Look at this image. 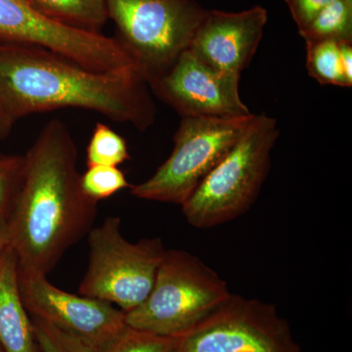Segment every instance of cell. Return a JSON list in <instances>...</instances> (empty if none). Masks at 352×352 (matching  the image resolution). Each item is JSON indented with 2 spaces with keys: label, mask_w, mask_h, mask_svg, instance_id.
<instances>
[{
  "label": "cell",
  "mask_w": 352,
  "mask_h": 352,
  "mask_svg": "<svg viewBox=\"0 0 352 352\" xmlns=\"http://www.w3.org/2000/svg\"><path fill=\"white\" fill-rule=\"evenodd\" d=\"M78 147L63 120L53 119L24 155L17 194L7 217L19 268L47 275L94 226L98 201L85 195Z\"/></svg>",
  "instance_id": "obj_1"
},
{
  "label": "cell",
  "mask_w": 352,
  "mask_h": 352,
  "mask_svg": "<svg viewBox=\"0 0 352 352\" xmlns=\"http://www.w3.org/2000/svg\"><path fill=\"white\" fill-rule=\"evenodd\" d=\"M0 104L14 122L73 108L101 113L140 131L155 122L151 89L135 69L95 72L56 53L0 43Z\"/></svg>",
  "instance_id": "obj_2"
},
{
  "label": "cell",
  "mask_w": 352,
  "mask_h": 352,
  "mask_svg": "<svg viewBox=\"0 0 352 352\" xmlns=\"http://www.w3.org/2000/svg\"><path fill=\"white\" fill-rule=\"evenodd\" d=\"M279 134L276 120L256 115L232 149L182 204L190 226L214 228L248 212L270 173Z\"/></svg>",
  "instance_id": "obj_3"
},
{
  "label": "cell",
  "mask_w": 352,
  "mask_h": 352,
  "mask_svg": "<svg viewBox=\"0 0 352 352\" xmlns=\"http://www.w3.org/2000/svg\"><path fill=\"white\" fill-rule=\"evenodd\" d=\"M226 282L200 258L166 250L147 298L126 314L129 327L177 338L212 314L231 295Z\"/></svg>",
  "instance_id": "obj_4"
},
{
  "label": "cell",
  "mask_w": 352,
  "mask_h": 352,
  "mask_svg": "<svg viewBox=\"0 0 352 352\" xmlns=\"http://www.w3.org/2000/svg\"><path fill=\"white\" fill-rule=\"evenodd\" d=\"M116 41L149 85L188 50L207 9L197 0H105Z\"/></svg>",
  "instance_id": "obj_5"
},
{
  "label": "cell",
  "mask_w": 352,
  "mask_h": 352,
  "mask_svg": "<svg viewBox=\"0 0 352 352\" xmlns=\"http://www.w3.org/2000/svg\"><path fill=\"white\" fill-rule=\"evenodd\" d=\"M87 270L80 295L118 305L124 312L144 302L154 286L166 249L161 238L129 242L122 219L107 217L87 234Z\"/></svg>",
  "instance_id": "obj_6"
},
{
  "label": "cell",
  "mask_w": 352,
  "mask_h": 352,
  "mask_svg": "<svg viewBox=\"0 0 352 352\" xmlns=\"http://www.w3.org/2000/svg\"><path fill=\"white\" fill-rule=\"evenodd\" d=\"M254 117H182L170 156L151 177L131 185V195L182 206L232 149Z\"/></svg>",
  "instance_id": "obj_7"
},
{
  "label": "cell",
  "mask_w": 352,
  "mask_h": 352,
  "mask_svg": "<svg viewBox=\"0 0 352 352\" xmlns=\"http://www.w3.org/2000/svg\"><path fill=\"white\" fill-rule=\"evenodd\" d=\"M175 351L302 352L275 305L234 294L176 338Z\"/></svg>",
  "instance_id": "obj_8"
},
{
  "label": "cell",
  "mask_w": 352,
  "mask_h": 352,
  "mask_svg": "<svg viewBox=\"0 0 352 352\" xmlns=\"http://www.w3.org/2000/svg\"><path fill=\"white\" fill-rule=\"evenodd\" d=\"M0 43L45 48L95 72L136 69L115 38L58 24L25 0H0Z\"/></svg>",
  "instance_id": "obj_9"
},
{
  "label": "cell",
  "mask_w": 352,
  "mask_h": 352,
  "mask_svg": "<svg viewBox=\"0 0 352 352\" xmlns=\"http://www.w3.org/2000/svg\"><path fill=\"white\" fill-rule=\"evenodd\" d=\"M18 281L30 316L80 338L95 349L127 327L122 310L104 300L67 293L51 284L47 275L19 268Z\"/></svg>",
  "instance_id": "obj_10"
},
{
  "label": "cell",
  "mask_w": 352,
  "mask_h": 352,
  "mask_svg": "<svg viewBox=\"0 0 352 352\" xmlns=\"http://www.w3.org/2000/svg\"><path fill=\"white\" fill-rule=\"evenodd\" d=\"M240 76L212 68L186 50L148 85L182 117H243L252 113L241 99Z\"/></svg>",
  "instance_id": "obj_11"
},
{
  "label": "cell",
  "mask_w": 352,
  "mask_h": 352,
  "mask_svg": "<svg viewBox=\"0 0 352 352\" xmlns=\"http://www.w3.org/2000/svg\"><path fill=\"white\" fill-rule=\"evenodd\" d=\"M267 20L261 6L241 12L207 9L188 50L212 68L241 76L258 50Z\"/></svg>",
  "instance_id": "obj_12"
},
{
  "label": "cell",
  "mask_w": 352,
  "mask_h": 352,
  "mask_svg": "<svg viewBox=\"0 0 352 352\" xmlns=\"http://www.w3.org/2000/svg\"><path fill=\"white\" fill-rule=\"evenodd\" d=\"M19 263L12 248L0 258V346L4 352H38L31 316L18 281Z\"/></svg>",
  "instance_id": "obj_13"
},
{
  "label": "cell",
  "mask_w": 352,
  "mask_h": 352,
  "mask_svg": "<svg viewBox=\"0 0 352 352\" xmlns=\"http://www.w3.org/2000/svg\"><path fill=\"white\" fill-rule=\"evenodd\" d=\"M39 14L78 31L101 34L109 20L105 0H25Z\"/></svg>",
  "instance_id": "obj_14"
},
{
  "label": "cell",
  "mask_w": 352,
  "mask_h": 352,
  "mask_svg": "<svg viewBox=\"0 0 352 352\" xmlns=\"http://www.w3.org/2000/svg\"><path fill=\"white\" fill-rule=\"evenodd\" d=\"M298 32L305 43L325 41L352 43V4L335 0Z\"/></svg>",
  "instance_id": "obj_15"
},
{
  "label": "cell",
  "mask_w": 352,
  "mask_h": 352,
  "mask_svg": "<svg viewBox=\"0 0 352 352\" xmlns=\"http://www.w3.org/2000/svg\"><path fill=\"white\" fill-rule=\"evenodd\" d=\"M305 44L308 75L320 85L351 87L342 65L339 43L325 41Z\"/></svg>",
  "instance_id": "obj_16"
},
{
  "label": "cell",
  "mask_w": 352,
  "mask_h": 352,
  "mask_svg": "<svg viewBox=\"0 0 352 352\" xmlns=\"http://www.w3.org/2000/svg\"><path fill=\"white\" fill-rule=\"evenodd\" d=\"M129 159L126 139L112 127L97 122L87 148V166H119Z\"/></svg>",
  "instance_id": "obj_17"
},
{
  "label": "cell",
  "mask_w": 352,
  "mask_h": 352,
  "mask_svg": "<svg viewBox=\"0 0 352 352\" xmlns=\"http://www.w3.org/2000/svg\"><path fill=\"white\" fill-rule=\"evenodd\" d=\"M176 338L164 337L127 326L115 339L96 352H171Z\"/></svg>",
  "instance_id": "obj_18"
},
{
  "label": "cell",
  "mask_w": 352,
  "mask_h": 352,
  "mask_svg": "<svg viewBox=\"0 0 352 352\" xmlns=\"http://www.w3.org/2000/svg\"><path fill=\"white\" fill-rule=\"evenodd\" d=\"M80 185L88 198L95 201L105 200L131 186L119 166H87L80 175Z\"/></svg>",
  "instance_id": "obj_19"
},
{
  "label": "cell",
  "mask_w": 352,
  "mask_h": 352,
  "mask_svg": "<svg viewBox=\"0 0 352 352\" xmlns=\"http://www.w3.org/2000/svg\"><path fill=\"white\" fill-rule=\"evenodd\" d=\"M34 335L39 349L43 352H96L91 344H88L66 331L55 327L52 324L32 317Z\"/></svg>",
  "instance_id": "obj_20"
},
{
  "label": "cell",
  "mask_w": 352,
  "mask_h": 352,
  "mask_svg": "<svg viewBox=\"0 0 352 352\" xmlns=\"http://www.w3.org/2000/svg\"><path fill=\"white\" fill-rule=\"evenodd\" d=\"M24 155H0V217H8L22 178Z\"/></svg>",
  "instance_id": "obj_21"
},
{
  "label": "cell",
  "mask_w": 352,
  "mask_h": 352,
  "mask_svg": "<svg viewBox=\"0 0 352 352\" xmlns=\"http://www.w3.org/2000/svg\"><path fill=\"white\" fill-rule=\"evenodd\" d=\"M289 7L292 17L298 25V31L307 27L317 14L335 0H284Z\"/></svg>",
  "instance_id": "obj_22"
},
{
  "label": "cell",
  "mask_w": 352,
  "mask_h": 352,
  "mask_svg": "<svg viewBox=\"0 0 352 352\" xmlns=\"http://www.w3.org/2000/svg\"><path fill=\"white\" fill-rule=\"evenodd\" d=\"M340 43V57L347 78L352 82V43L342 41Z\"/></svg>",
  "instance_id": "obj_23"
},
{
  "label": "cell",
  "mask_w": 352,
  "mask_h": 352,
  "mask_svg": "<svg viewBox=\"0 0 352 352\" xmlns=\"http://www.w3.org/2000/svg\"><path fill=\"white\" fill-rule=\"evenodd\" d=\"M15 122L9 118L0 104V141L8 138L12 131Z\"/></svg>",
  "instance_id": "obj_24"
},
{
  "label": "cell",
  "mask_w": 352,
  "mask_h": 352,
  "mask_svg": "<svg viewBox=\"0 0 352 352\" xmlns=\"http://www.w3.org/2000/svg\"><path fill=\"white\" fill-rule=\"evenodd\" d=\"M9 245H10V240H9L7 217H0V258Z\"/></svg>",
  "instance_id": "obj_25"
},
{
  "label": "cell",
  "mask_w": 352,
  "mask_h": 352,
  "mask_svg": "<svg viewBox=\"0 0 352 352\" xmlns=\"http://www.w3.org/2000/svg\"><path fill=\"white\" fill-rule=\"evenodd\" d=\"M347 3L352 4V0H344Z\"/></svg>",
  "instance_id": "obj_26"
},
{
  "label": "cell",
  "mask_w": 352,
  "mask_h": 352,
  "mask_svg": "<svg viewBox=\"0 0 352 352\" xmlns=\"http://www.w3.org/2000/svg\"><path fill=\"white\" fill-rule=\"evenodd\" d=\"M171 352H175V349H173V351H171Z\"/></svg>",
  "instance_id": "obj_27"
},
{
  "label": "cell",
  "mask_w": 352,
  "mask_h": 352,
  "mask_svg": "<svg viewBox=\"0 0 352 352\" xmlns=\"http://www.w3.org/2000/svg\"><path fill=\"white\" fill-rule=\"evenodd\" d=\"M0 352H1V349H0Z\"/></svg>",
  "instance_id": "obj_28"
}]
</instances>
